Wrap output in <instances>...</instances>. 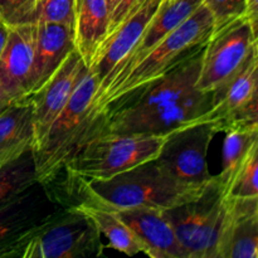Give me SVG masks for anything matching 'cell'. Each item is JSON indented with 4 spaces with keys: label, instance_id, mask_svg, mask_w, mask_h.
<instances>
[{
    "label": "cell",
    "instance_id": "obj_1",
    "mask_svg": "<svg viewBox=\"0 0 258 258\" xmlns=\"http://www.w3.org/2000/svg\"><path fill=\"white\" fill-rule=\"evenodd\" d=\"M98 82L85 66L70 101L48 131L37 151L35 160L37 180L49 184L57 178L66 164L97 136L106 134L108 110L96 106L95 97Z\"/></svg>",
    "mask_w": 258,
    "mask_h": 258
},
{
    "label": "cell",
    "instance_id": "obj_2",
    "mask_svg": "<svg viewBox=\"0 0 258 258\" xmlns=\"http://www.w3.org/2000/svg\"><path fill=\"white\" fill-rule=\"evenodd\" d=\"M207 185L193 186L175 180L155 159L110 179L81 181L86 201L112 211L134 207L165 211L199 198Z\"/></svg>",
    "mask_w": 258,
    "mask_h": 258
},
{
    "label": "cell",
    "instance_id": "obj_3",
    "mask_svg": "<svg viewBox=\"0 0 258 258\" xmlns=\"http://www.w3.org/2000/svg\"><path fill=\"white\" fill-rule=\"evenodd\" d=\"M214 29L212 13L202 3L196 12L178 28L164 37L135 67L125 80L108 93L98 108L106 111L108 103L161 77L173 68L201 52L206 47Z\"/></svg>",
    "mask_w": 258,
    "mask_h": 258
},
{
    "label": "cell",
    "instance_id": "obj_4",
    "mask_svg": "<svg viewBox=\"0 0 258 258\" xmlns=\"http://www.w3.org/2000/svg\"><path fill=\"white\" fill-rule=\"evenodd\" d=\"M165 136L103 134L86 144L64 165L70 178L105 180L158 156Z\"/></svg>",
    "mask_w": 258,
    "mask_h": 258
},
{
    "label": "cell",
    "instance_id": "obj_5",
    "mask_svg": "<svg viewBox=\"0 0 258 258\" xmlns=\"http://www.w3.org/2000/svg\"><path fill=\"white\" fill-rule=\"evenodd\" d=\"M102 252L101 233L92 219L75 207H63L22 239L12 257L88 258L101 256Z\"/></svg>",
    "mask_w": 258,
    "mask_h": 258
},
{
    "label": "cell",
    "instance_id": "obj_6",
    "mask_svg": "<svg viewBox=\"0 0 258 258\" xmlns=\"http://www.w3.org/2000/svg\"><path fill=\"white\" fill-rule=\"evenodd\" d=\"M224 196L213 176L199 198L163 211L185 258H214Z\"/></svg>",
    "mask_w": 258,
    "mask_h": 258
},
{
    "label": "cell",
    "instance_id": "obj_7",
    "mask_svg": "<svg viewBox=\"0 0 258 258\" xmlns=\"http://www.w3.org/2000/svg\"><path fill=\"white\" fill-rule=\"evenodd\" d=\"M258 47L257 27L241 17L212 33L202 53L196 88L211 92L228 83Z\"/></svg>",
    "mask_w": 258,
    "mask_h": 258
},
{
    "label": "cell",
    "instance_id": "obj_8",
    "mask_svg": "<svg viewBox=\"0 0 258 258\" xmlns=\"http://www.w3.org/2000/svg\"><path fill=\"white\" fill-rule=\"evenodd\" d=\"M203 49L161 77L108 103L106 107L110 113L108 122H116L145 115L161 106L196 92V83L201 71Z\"/></svg>",
    "mask_w": 258,
    "mask_h": 258
},
{
    "label": "cell",
    "instance_id": "obj_9",
    "mask_svg": "<svg viewBox=\"0 0 258 258\" xmlns=\"http://www.w3.org/2000/svg\"><path fill=\"white\" fill-rule=\"evenodd\" d=\"M209 122H198L178 128L165 136L155 161L175 180L203 186L213 178L207 165V151L214 136Z\"/></svg>",
    "mask_w": 258,
    "mask_h": 258
},
{
    "label": "cell",
    "instance_id": "obj_10",
    "mask_svg": "<svg viewBox=\"0 0 258 258\" xmlns=\"http://www.w3.org/2000/svg\"><path fill=\"white\" fill-rule=\"evenodd\" d=\"M257 70L258 47L228 83L212 91L213 107L207 113L206 122L212 123L216 134L233 127L258 126Z\"/></svg>",
    "mask_w": 258,
    "mask_h": 258
},
{
    "label": "cell",
    "instance_id": "obj_11",
    "mask_svg": "<svg viewBox=\"0 0 258 258\" xmlns=\"http://www.w3.org/2000/svg\"><path fill=\"white\" fill-rule=\"evenodd\" d=\"M60 208L48 184L39 181L0 207V258H12L14 247Z\"/></svg>",
    "mask_w": 258,
    "mask_h": 258
},
{
    "label": "cell",
    "instance_id": "obj_12",
    "mask_svg": "<svg viewBox=\"0 0 258 258\" xmlns=\"http://www.w3.org/2000/svg\"><path fill=\"white\" fill-rule=\"evenodd\" d=\"M212 107L213 92L196 91L145 115L116 122H107L106 134L166 136L178 128L193 123L206 122V116Z\"/></svg>",
    "mask_w": 258,
    "mask_h": 258
},
{
    "label": "cell",
    "instance_id": "obj_13",
    "mask_svg": "<svg viewBox=\"0 0 258 258\" xmlns=\"http://www.w3.org/2000/svg\"><path fill=\"white\" fill-rule=\"evenodd\" d=\"M83 68L85 63L80 53L73 49L47 83L29 95L33 105V151L40 148L48 131L68 103Z\"/></svg>",
    "mask_w": 258,
    "mask_h": 258
},
{
    "label": "cell",
    "instance_id": "obj_14",
    "mask_svg": "<svg viewBox=\"0 0 258 258\" xmlns=\"http://www.w3.org/2000/svg\"><path fill=\"white\" fill-rule=\"evenodd\" d=\"M258 257V197H224L214 258Z\"/></svg>",
    "mask_w": 258,
    "mask_h": 258
},
{
    "label": "cell",
    "instance_id": "obj_15",
    "mask_svg": "<svg viewBox=\"0 0 258 258\" xmlns=\"http://www.w3.org/2000/svg\"><path fill=\"white\" fill-rule=\"evenodd\" d=\"M161 3L163 0H145L134 14H131L110 37L106 38L93 59L92 66L88 68L98 82L95 101L107 87L116 68L138 44Z\"/></svg>",
    "mask_w": 258,
    "mask_h": 258
},
{
    "label": "cell",
    "instance_id": "obj_16",
    "mask_svg": "<svg viewBox=\"0 0 258 258\" xmlns=\"http://www.w3.org/2000/svg\"><path fill=\"white\" fill-rule=\"evenodd\" d=\"M203 0H163L159 7L158 12L149 22L145 28L143 37L140 38L138 44L134 47L130 54L125 58L122 63L116 68L112 77L110 78L107 87L102 93L96 98V106H100L103 98L112 92L121 82L126 78V76L133 71V68L163 39L164 37L178 28L184 20L188 19Z\"/></svg>",
    "mask_w": 258,
    "mask_h": 258
},
{
    "label": "cell",
    "instance_id": "obj_17",
    "mask_svg": "<svg viewBox=\"0 0 258 258\" xmlns=\"http://www.w3.org/2000/svg\"><path fill=\"white\" fill-rule=\"evenodd\" d=\"M35 24L10 25L0 54V88L10 101L29 96L30 70L35 44Z\"/></svg>",
    "mask_w": 258,
    "mask_h": 258
},
{
    "label": "cell",
    "instance_id": "obj_18",
    "mask_svg": "<svg viewBox=\"0 0 258 258\" xmlns=\"http://www.w3.org/2000/svg\"><path fill=\"white\" fill-rule=\"evenodd\" d=\"M112 211V209H111ZM118 218L131 229L151 258H185L170 223L161 209L149 207L116 209Z\"/></svg>",
    "mask_w": 258,
    "mask_h": 258
},
{
    "label": "cell",
    "instance_id": "obj_19",
    "mask_svg": "<svg viewBox=\"0 0 258 258\" xmlns=\"http://www.w3.org/2000/svg\"><path fill=\"white\" fill-rule=\"evenodd\" d=\"M35 44L28 92H37L57 72L75 48L73 28L59 23L35 24Z\"/></svg>",
    "mask_w": 258,
    "mask_h": 258
},
{
    "label": "cell",
    "instance_id": "obj_20",
    "mask_svg": "<svg viewBox=\"0 0 258 258\" xmlns=\"http://www.w3.org/2000/svg\"><path fill=\"white\" fill-rule=\"evenodd\" d=\"M110 13L106 0H76L73 39L87 68L108 35Z\"/></svg>",
    "mask_w": 258,
    "mask_h": 258
},
{
    "label": "cell",
    "instance_id": "obj_21",
    "mask_svg": "<svg viewBox=\"0 0 258 258\" xmlns=\"http://www.w3.org/2000/svg\"><path fill=\"white\" fill-rule=\"evenodd\" d=\"M33 141L32 98L25 96L0 112V168L33 149Z\"/></svg>",
    "mask_w": 258,
    "mask_h": 258
},
{
    "label": "cell",
    "instance_id": "obj_22",
    "mask_svg": "<svg viewBox=\"0 0 258 258\" xmlns=\"http://www.w3.org/2000/svg\"><path fill=\"white\" fill-rule=\"evenodd\" d=\"M73 207L92 219L100 233L108 239V244L113 249L127 256H135L141 252L144 253L143 244L113 211L96 206L88 201Z\"/></svg>",
    "mask_w": 258,
    "mask_h": 258
},
{
    "label": "cell",
    "instance_id": "obj_23",
    "mask_svg": "<svg viewBox=\"0 0 258 258\" xmlns=\"http://www.w3.org/2000/svg\"><path fill=\"white\" fill-rule=\"evenodd\" d=\"M257 144L258 126L233 127L226 131L222 154V171L219 175H216L224 197L237 170L241 168L249 151Z\"/></svg>",
    "mask_w": 258,
    "mask_h": 258
},
{
    "label": "cell",
    "instance_id": "obj_24",
    "mask_svg": "<svg viewBox=\"0 0 258 258\" xmlns=\"http://www.w3.org/2000/svg\"><path fill=\"white\" fill-rule=\"evenodd\" d=\"M37 180L33 149L0 168V207L34 184Z\"/></svg>",
    "mask_w": 258,
    "mask_h": 258
},
{
    "label": "cell",
    "instance_id": "obj_25",
    "mask_svg": "<svg viewBox=\"0 0 258 258\" xmlns=\"http://www.w3.org/2000/svg\"><path fill=\"white\" fill-rule=\"evenodd\" d=\"M76 0H35L22 24L59 23L75 25Z\"/></svg>",
    "mask_w": 258,
    "mask_h": 258
},
{
    "label": "cell",
    "instance_id": "obj_26",
    "mask_svg": "<svg viewBox=\"0 0 258 258\" xmlns=\"http://www.w3.org/2000/svg\"><path fill=\"white\" fill-rule=\"evenodd\" d=\"M257 170H258V144L252 148L248 156L241 168L237 170L236 175L232 179L226 197H236V198H253L258 197L257 185Z\"/></svg>",
    "mask_w": 258,
    "mask_h": 258
},
{
    "label": "cell",
    "instance_id": "obj_27",
    "mask_svg": "<svg viewBox=\"0 0 258 258\" xmlns=\"http://www.w3.org/2000/svg\"><path fill=\"white\" fill-rule=\"evenodd\" d=\"M203 4L213 17V32L238 18L246 17V0H203Z\"/></svg>",
    "mask_w": 258,
    "mask_h": 258
},
{
    "label": "cell",
    "instance_id": "obj_28",
    "mask_svg": "<svg viewBox=\"0 0 258 258\" xmlns=\"http://www.w3.org/2000/svg\"><path fill=\"white\" fill-rule=\"evenodd\" d=\"M35 0H0V20L10 25L22 24Z\"/></svg>",
    "mask_w": 258,
    "mask_h": 258
},
{
    "label": "cell",
    "instance_id": "obj_29",
    "mask_svg": "<svg viewBox=\"0 0 258 258\" xmlns=\"http://www.w3.org/2000/svg\"><path fill=\"white\" fill-rule=\"evenodd\" d=\"M140 8V0H120L115 9L110 15V24H108V35L110 37L131 14Z\"/></svg>",
    "mask_w": 258,
    "mask_h": 258
},
{
    "label": "cell",
    "instance_id": "obj_30",
    "mask_svg": "<svg viewBox=\"0 0 258 258\" xmlns=\"http://www.w3.org/2000/svg\"><path fill=\"white\" fill-rule=\"evenodd\" d=\"M246 17L249 22L257 27L258 22V0H246Z\"/></svg>",
    "mask_w": 258,
    "mask_h": 258
},
{
    "label": "cell",
    "instance_id": "obj_31",
    "mask_svg": "<svg viewBox=\"0 0 258 258\" xmlns=\"http://www.w3.org/2000/svg\"><path fill=\"white\" fill-rule=\"evenodd\" d=\"M8 33H9V27L0 20V54H2L3 49H4L5 42H7L8 38Z\"/></svg>",
    "mask_w": 258,
    "mask_h": 258
},
{
    "label": "cell",
    "instance_id": "obj_32",
    "mask_svg": "<svg viewBox=\"0 0 258 258\" xmlns=\"http://www.w3.org/2000/svg\"><path fill=\"white\" fill-rule=\"evenodd\" d=\"M10 102H12V101L8 98V96L5 95V93L2 91V88H0V112L4 111L5 108L10 105Z\"/></svg>",
    "mask_w": 258,
    "mask_h": 258
},
{
    "label": "cell",
    "instance_id": "obj_33",
    "mask_svg": "<svg viewBox=\"0 0 258 258\" xmlns=\"http://www.w3.org/2000/svg\"><path fill=\"white\" fill-rule=\"evenodd\" d=\"M120 2V0H106V5H107V9H108V13H112V10L115 9V7L117 5V3Z\"/></svg>",
    "mask_w": 258,
    "mask_h": 258
},
{
    "label": "cell",
    "instance_id": "obj_34",
    "mask_svg": "<svg viewBox=\"0 0 258 258\" xmlns=\"http://www.w3.org/2000/svg\"><path fill=\"white\" fill-rule=\"evenodd\" d=\"M144 2H145V0H140V7H141V4H143Z\"/></svg>",
    "mask_w": 258,
    "mask_h": 258
}]
</instances>
